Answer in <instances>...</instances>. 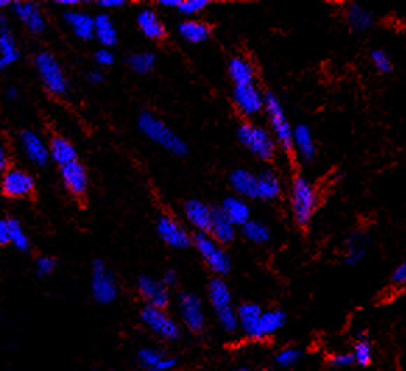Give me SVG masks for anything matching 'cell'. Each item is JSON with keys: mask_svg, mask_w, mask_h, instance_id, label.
Returning <instances> with one entry per match:
<instances>
[{"mask_svg": "<svg viewBox=\"0 0 406 371\" xmlns=\"http://www.w3.org/2000/svg\"><path fill=\"white\" fill-rule=\"evenodd\" d=\"M138 129L141 133L154 141L157 145L177 157H184L189 152L187 144L171 130L161 119L150 112H143L138 116Z\"/></svg>", "mask_w": 406, "mask_h": 371, "instance_id": "6da1fadb", "label": "cell"}, {"mask_svg": "<svg viewBox=\"0 0 406 371\" xmlns=\"http://www.w3.org/2000/svg\"><path fill=\"white\" fill-rule=\"evenodd\" d=\"M208 299L221 328L228 334H235L239 330L238 313L233 306L231 289L222 278L211 279L208 285Z\"/></svg>", "mask_w": 406, "mask_h": 371, "instance_id": "7a4b0ae2", "label": "cell"}, {"mask_svg": "<svg viewBox=\"0 0 406 371\" xmlns=\"http://www.w3.org/2000/svg\"><path fill=\"white\" fill-rule=\"evenodd\" d=\"M319 204L316 187L303 176H296L291 187V208L300 228L309 226Z\"/></svg>", "mask_w": 406, "mask_h": 371, "instance_id": "3957f363", "label": "cell"}, {"mask_svg": "<svg viewBox=\"0 0 406 371\" xmlns=\"http://www.w3.org/2000/svg\"><path fill=\"white\" fill-rule=\"evenodd\" d=\"M264 110L267 112L277 144H280L287 152L293 151V129L280 98L275 94L268 92L264 95Z\"/></svg>", "mask_w": 406, "mask_h": 371, "instance_id": "277c9868", "label": "cell"}, {"mask_svg": "<svg viewBox=\"0 0 406 371\" xmlns=\"http://www.w3.org/2000/svg\"><path fill=\"white\" fill-rule=\"evenodd\" d=\"M238 138L259 159L270 161L275 155L277 141L273 133L267 131L264 127L243 123L238 129Z\"/></svg>", "mask_w": 406, "mask_h": 371, "instance_id": "5b68a950", "label": "cell"}, {"mask_svg": "<svg viewBox=\"0 0 406 371\" xmlns=\"http://www.w3.org/2000/svg\"><path fill=\"white\" fill-rule=\"evenodd\" d=\"M35 66L45 88L50 94L56 96H63L68 91V82L66 80V75L53 54L46 52L39 53L35 59Z\"/></svg>", "mask_w": 406, "mask_h": 371, "instance_id": "8992f818", "label": "cell"}, {"mask_svg": "<svg viewBox=\"0 0 406 371\" xmlns=\"http://www.w3.org/2000/svg\"><path fill=\"white\" fill-rule=\"evenodd\" d=\"M117 284L102 260H96L92 264L91 272V293L99 305H110L117 298Z\"/></svg>", "mask_w": 406, "mask_h": 371, "instance_id": "52a82bcc", "label": "cell"}, {"mask_svg": "<svg viewBox=\"0 0 406 371\" xmlns=\"http://www.w3.org/2000/svg\"><path fill=\"white\" fill-rule=\"evenodd\" d=\"M143 324L161 340L175 342L180 338L179 324L164 310L151 306H145L141 312Z\"/></svg>", "mask_w": 406, "mask_h": 371, "instance_id": "ba28073f", "label": "cell"}, {"mask_svg": "<svg viewBox=\"0 0 406 371\" xmlns=\"http://www.w3.org/2000/svg\"><path fill=\"white\" fill-rule=\"evenodd\" d=\"M194 246L212 272L221 277L231 271V260L228 254L211 236L207 233H197L194 236Z\"/></svg>", "mask_w": 406, "mask_h": 371, "instance_id": "9c48e42d", "label": "cell"}, {"mask_svg": "<svg viewBox=\"0 0 406 371\" xmlns=\"http://www.w3.org/2000/svg\"><path fill=\"white\" fill-rule=\"evenodd\" d=\"M177 309L183 324L193 334H201L205 328V314L200 298L194 293L184 292L179 296Z\"/></svg>", "mask_w": 406, "mask_h": 371, "instance_id": "30bf717a", "label": "cell"}, {"mask_svg": "<svg viewBox=\"0 0 406 371\" xmlns=\"http://www.w3.org/2000/svg\"><path fill=\"white\" fill-rule=\"evenodd\" d=\"M287 324V314L282 310H268L263 312L261 316L246 330H243L245 335L253 341H263L278 331H281Z\"/></svg>", "mask_w": 406, "mask_h": 371, "instance_id": "8fae6325", "label": "cell"}, {"mask_svg": "<svg viewBox=\"0 0 406 371\" xmlns=\"http://www.w3.org/2000/svg\"><path fill=\"white\" fill-rule=\"evenodd\" d=\"M157 233L159 239L172 249H186L191 245V236L175 218L162 215L157 221Z\"/></svg>", "mask_w": 406, "mask_h": 371, "instance_id": "7c38bea8", "label": "cell"}, {"mask_svg": "<svg viewBox=\"0 0 406 371\" xmlns=\"http://www.w3.org/2000/svg\"><path fill=\"white\" fill-rule=\"evenodd\" d=\"M233 102L240 113L245 116H256L264 109V95L254 84L236 85L232 92Z\"/></svg>", "mask_w": 406, "mask_h": 371, "instance_id": "4fadbf2b", "label": "cell"}, {"mask_svg": "<svg viewBox=\"0 0 406 371\" xmlns=\"http://www.w3.org/2000/svg\"><path fill=\"white\" fill-rule=\"evenodd\" d=\"M34 177L21 169H10L1 177V190L7 197L24 198L34 193Z\"/></svg>", "mask_w": 406, "mask_h": 371, "instance_id": "5bb4252c", "label": "cell"}, {"mask_svg": "<svg viewBox=\"0 0 406 371\" xmlns=\"http://www.w3.org/2000/svg\"><path fill=\"white\" fill-rule=\"evenodd\" d=\"M137 289L140 296L145 300L147 306L165 310V307L171 302L169 289L161 281L152 277L148 275L140 277L137 281Z\"/></svg>", "mask_w": 406, "mask_h": 371, "instance_id": "9a60e30c", "label": "cell"}, {"mask_svg": "<svg viewBox=\"0 0 406 371\" xmlns=\"http://www.w3.org/2000/svg\"><path fill=\"white\" fill-rule=\"evenodd\" d=\"M370 247V236L365 231L352 232L347 242L344 250V260L349 267L359 265L368 256Z\"/></svg>", "mask_w": 406, "mask_h": 371, "instance_id": "2e32d148", "label": "cell"}, {"mask_svg": "<svg viewBox=\"0 0 406 371\" xmlns=\"http://www.w3.org/2000/svg\"><path fill=\"white\" fill-rule=\"evenodd\" d=\"M20 141H21V148L24 151V154L27 155V158L38 165V166H45L50 158L49 155V148L46 147L45 141L34 131L25 130L21 133L20 136Z\"/></svg>", "mask_w": 406, "mask_h": 371, "instance_id": "e0dca14e", "label": "cell"}, {"mask_svg": "<svg viewBox=\"0 0 406 371\" xmlns=\"http://www.w3.org/2000/svg\"><path fill=\"white\" fill-rule=\"evenodd\" d=\"M140 366L147 371H171L177 366V359L168 356L162 351L147 347L138 351L137 355Z\"/></svg>", "mask_w": 406, "mask_h": 371, "instance_id": "ac0fdd59", "label": "cell"}, {"mask_svg": "<svg viewBox=\"0 0 406 371\" xmlns=\"http://www.w3.org/2000/svg\"><path fill=\"white\" fill-rule=\"evenodd\" d=\"M60 175H61V180L66 186V189L77 196L81 197L87 193L88 190V175L84 169V166L80 162H73L68 163L66 166L60 168Z\"/></svg>", "mask_w": 406, "mask_h": 371, "instance_id": "d6986e66", "label": "cell"}, {"mask_svg": "<svg viewBox=\"0 0 406 371\" xmlns=\"http://www.w3.org/2000/svg\"><path fill=\"white\" fill-rule=\"evenodd\" d=\"M214 210L200 200H190L184 205V215L191 226H194L198 233H208L212 222Z\"/></svg>", "mask_w": 406, "mask_h": 371, "instance_id": "ffe728a7", "label": "cell"}, {"mask_svg": "<svg viewBox=\"0 0 406 371\" xmlns=\"http://www.w3.org/2000/svg\"><path fill=\"white\" fill-rule=\"evenodd\" d=\"M14 13L18 17V20L34 34H41L46 27L43 14L38 8V6L31 1L15 3Z\"/></svg>", "mask_w": 406, "mask_h": 371, "instance_id": "44dd1931", "label": "cell"}, {"mask_svg": "<svg viewBox=\"0 0 406 371\" xmlns=\"http://www.w3.org/2000/svg\"><path fill=\"white\" fill-rule=\"evenodd\" d=\"M66 24L71 28L74 35L82 41L95 38V18L84 11L70 10L64 14Z\"/></svg>", "mask_w": 406, "mask_h": 371, "instance_id": "7402d4cb", "label": "cell"}, {"mask_svg": "<svg viewBox=\"0 0 406 371\" xmlns=\"http://www.w3.org/2000/svg\"><path fill=\"white\" fill-rule=\"evenodd\" d=\"M232 189L245 198L257 200V175L246 169H236L229 176Z\"/></svg>", "mask_w": 406, "mask_h": 371, "instance_id": "603a6c76", "label": "cell"}, {"mask_svg": "<svg viewBox=\"0 0 406 371\" xmlns=\"http://www.w3.org/2000/svg\"><path fill=\"white\" fill-rule=\"evenodd\" d=\"M137 25L148 39L159 41L165 38L166 28L161 18L151 8H143L137 15Z\"/></svg>", "mask_w": 406, "mask_h": 371, "instance_id": "cb8c5ba5", "label": "cell"}, {"mask_svg": "<svg viewBox=\"0 0 406 371\" xmlns=\"http://www.w3.org/2000/svg\"><path fill=\"white\" fill-rule=\"evenodd\" d=\"M20 57L14 36L7 28L6 18L0 15V70L7 68Z\"/></svg>", "mask_w": 406, "mask_h": 371, "instance_id": "d4e9b609", "label": "cell"}, {"mask_svg": "<svg viewBox=\"0 0 406 371\" xmlns=\"http://www.w3.org/2000/svg\"><path fill=\"white\" fill-rule=\"evenodd\" d=\"M293 148L299 152L303 161L310 162L314 159L317 147L313 138V133L307 124H298L293 129Z\"/></svg>", "mask_w": 406, "mask_h": 371, "instance_id": "484cf974", "label": "cell"}, {"mask_svg": "<svg viewBox=\"0 0 406 371\" xmlns=\"http://www.w3.org/2000/svg\"><path fill=\"white\" fill-rule=\"evenodd\" d=\"M219 210L235 226H243L250 221V207L242 197L225 198Z\"/></svg>", "mask_w": 406, "mask_h": 371, "instance_id": "4316f807", "label": "cell"}, {"mask_svg": "<svg viewBox=\"0 0 406 371\" xmlns=\"http://www.w3.org/2000/svg\"><path fill=\"white\" fill-rule=\"evenodd\" d=\"M211 238L222 245H229L236 238V226L222 214L219 208L214 210L210 228Z\"/></svg>", "mask_w": 406, "mask_h": 371, "instance_id": "83f0119b", "label": "cell"}, {"mask_svg": "<svg viewBox=\"0 0 406 371\" xmlns=\"http://www.w3.org/2000/svg\"><path fill=\"white\" fill-rule=\"evenodd\" d=\"M345 17L349 27L356 32H365L375 25V14L358 3H349L345 8Z\"/></svg>", "mask_w": 406, "mask_h": 371, "instance_id": "f1b7e54d", "label": "cell"}, {"mask_svg": "<svg viewBox=\"0 0 406 371\" xmlns=\"http://www.w3.org/2000/svg\"><path fill=\"white\" fill-rule=\"evenodd\" d=\"M228 73H229V77L233 81L235 87L256 82V70H254L253 64L245 57H240V56L233 57L229 61Z\"/></svg>", "mask_w": 406, "mask_h": 371, "instance_id": "f546056e", "label": "cell"}, {"mask_svg": "<svg viewBox=\"0 0 406 371\" xmlns=\"http://www.w3.org/2000/svg\"><path fill=\"white\" fill-rule=\"evenodd\" d=\"M281 182L273 170H263L257 175V200L273 201L281 194Z\"/></svg>", "mask_w": 406, "mask_h": 371, "instance_id": "4dcf8cb0", "label": "cell"}, {"mask_svg": "<svg viewBox=\"0 0 406 371\" xmlns=\"http://www.w3.org/2000/svg\"><path fill=\"white\" fill-rule=\"evenodd\" d=\"M49 155L60 168L77 161V151L74 145L63 137L52 138L49 145Z\"/></svg>", "mask_w": 406, "mask_h": 371, "instance_id": "1f68e13d", "label": "cell"}, {"mask_svg": "<svg viewBox=\"0 0 406 371\" xmlns=\"http://www.w3.org/2000/svg\"><path fill=\"white\" fill-rule=\"evenodd\" d=\"M351 354L355 359V365L361 368H369L373 363L375 348L366 331H359V334L356 335V341L354 344V351Z\"/></svg>", "mask_w": 406, "mask_h": 371, "instance_id": "d6a6232c", "label": "cell"}, {"mask_svg": "<svg viewBox=\"0 0 406 371\" xmlns=\"http://www.w3.org/2000/svg\"><path fill=\"white\" fill-rule=\"evenodd\" d=\"M177 31H179V35L184 41H187L190 43L204 42L211 35L210 27L205 22H201L198 20H187V21H183L179 25Z\"/></svg>", "mask_w": 406, "mask_h": 371, "instance_id": "836d02e7", "label": "cell"}, {"mask_svg": "<svg viewBox=\"0 0 406 371\" xmlns=\"http://www.w3.org/2000/svg\"><path fill=\"white\" fill-rule=\"evenodd\" d=\"M95 38L103 46H113L117 42V29L108 14L95 17Z\"/></svg>", "mask_w": 406, "mask_h": 371, "instance_id": "e575fe53", "label": "cell"}, {"mask_svg": "<svg viewBox=\"0 0 406 371\" xmlns=\"http://www.w3.org/2000/svg\"><path fill=\"white\" fill-rule=\"evenodd\" d=\"M242 233L247 240L256 245H264L271 239V232L268 226L260 221H253V219L247 221L242 226Z\"/></svg>", "mask_w": 406, "mask_h": 371, "instance_id": "d590c367", "label": "cell"}, {"mask_svg": "<svg viewBox=\"0 0 406 371\" xmlns=\"http://www.w3.org/2000/svg\"><path fill=\"white\" fill-rule=\"evenodd\" d=\"M303 358V352L300 348L298 347H287L284 349H281L275 358L274 362L280 369H292L295 368L298 363H300Z\"/></svg>", "mask_w": 406, "mask_h": 371, "instance_id": "8d00e7d4", "label": "cell"}, {"mask_svg": "<svg viewBox=\"0 0 406 371\" xmlns=\"http://www.w3.org/2000/svg\"><path fill=\"white\" fill-rule=\"evenodd\" d=\"M264 310L257 303H252V302L242 303L236 310L238 320H239V328L246 330L247 327H250L261 316Z\"/></svg>", "mask_w": 406, "mask_h": 371, "instance_id": "74e56055", "label": "cell"}, {"mask_svg": "<svg viewBox=\"0 0 406 371\" xmlns=\"http://www.w3.org/2000/svg\"><path fill=\"white\" fill-rule=\"evenodd\" d=\"M155 54L151 52H140V53H133L129 56L127 63L131 70L140 74H147L150 73L154 66H155Z\"/></svg>", "mask_w": 406, "mask_h": 371, "instance_id": "f35d334b", "label": "cell"}, {"mask_svg": "<svg viewBox=\"0 0 406 371\" xmlns=\"http://www.w3.org/2000/svg\"><path fill=\"white\" fill-rule=\"evenodd\" d=\"M8 221H10V243L17 250H21V252L28 250L29 249V240H28V236L25 235L22 226L15 219H8Z\"/></svg>", "mask_w": 406, "mask_h": 371, "instance_id": "ab89813d", "label": "cell"}, {"mask_svg": "<svg viewBox=\"0 0 406 371\" xmlns=\"http://www.w3.org/2000/svg\"><path fill=\"white\" fill-rule=\"evenodd\" d=\"M372 63L375 68L382 74H389L393 71V60L383 49H376L372 52Z\"/></svg>", "mask_w": 406, "mask_h": 371, "instance_id": "60d3db41", "label": "cell"}, {"mask_svg": "<svg viewBox=\"0 0 406 371\" xmlns=\"http://www.w3.org/2000/svg\"><path fill=\"white\" fill-rule=\"evenodd\" d=\"M208 4L210 1L207 0H179L175 10L186 15H193L203 11Z\"/></svg>", "mask_w": 406, "mask_h": 371, "instance_id": "b9f144b4", "label": "cell"}, {"mask_svg": "<svg viewBox=\"0 0 406 371\" xmlns=\"http://www.w3.org/2000/svg\"><path fill=\"white\" fill-rule=\"evenodd\" d=\"M328 365L334 369H348L355 365V359L351 352H337L327 358Z\"/></svg>", "mask_w": 406, "mask_h": 371, "instance_id": "7bdbcfd3", "label": "cell"}, {"mask_svg": "<svg viewBox=\"0 0 406 371\" xmlns=\"http://www.w3.org/2000/svg\"><path fill=\"white\" fill-rule=\"evenodd\" d=\"M35 267L39 277H49L56 268V261L52 257H39Z\"/></svg>", "mask_w": 406, "mask_h": 371, "instance_id": "ee69618b", "label": "cell"}, {"mask_svg": "<svg viewBox=\"0 0 406 371\" xmlns=\"http://www.w3.org/2000/svg\"><path fill=\"white\" fill-rule=\"evenodd\" d=\"M391 284L397 286L406 285V260L397 265V268L391 274Z\"/></svg>", "mask_w": 406, "mask_h": 371, "instance_id": "f6af8a7d", "label": "cell"}, {"mask_svg": "<svg viewBox=\"0 0 406 371\" xmlns=\"http://www.w3.org/2000/svg\"><path fill=\"white\" fill-rule=\"evenodd\" d=\"M95 60H96V63H98L99 66H105V67H108V66H112V64H113L115 57H113V53H112L109 49L102 48V49H99V50L95 53Z\"/></svg>", "mask_w": 406, "mask_h": 371, "instance_id": "bcb514c9", "label": "cell"}, {"mask_svg": "<svg viewBox=\"0 0 406 371\" xmlns=\"http://www.w3.org/2000/svg\"><path fill=\"white\" fill-rule=\"evenodd\" d=\"M10 243V221L0 219V246Z\"/></svg>", "mask_w": 406, "mask_h": 371, "instance_id": "7dc6e473", "label": "cell"}, {"mask_svg": "<svg viewBox=\"0 0 406 371\" xmlns=\"http://www.w3.org/2000/svg\"><path fill=\"white\" fill-rule=\"evenodd\" d=\"M177 281H179V278H177V274L173 271V270H168L164 275H162V279H161V282L169 289V288H173V286H176V284H177Z\"/></svg>", "mask_w": 406, "mask_h": 371, "instance_id": "c3c4849f", "label": "cell"}, {"mask_svg": "<svg viewBox=\"0 0 406 371\" xmlns=\"http://www.w3.org/2000/svg\"><path fill=\"white\" fill-rule=\"evenodd\" d=\"M87 80L92 85H98L103 81V74L99 70H91L87 73Z\"/></svg>", "mask_w": 406, "mask_h": 371, "instance_id": "681fc988", "label": "cell"}, {"mask_svg": "<svg viewBox=\"0 0 406 371\" xmlns=\"http://www.w3.org/2000/svg\"><path fill=\"white\" fill-rule=\"evenodd\" d=\"M98 4L103 8H119V7L126 6V1L124 0H101L98 1Z\"/></svg>", "mask_w": 406, "mask_h": 371, "instance_id": "f907efd6", "label": "cell"}, {"mask_svg": "<svg viewBox=\"0 0 406 371\" xmlns=\"http://www.w3.org/2000/svg\"><path fill=\"white\" fill-rule=\"evenodd\" d=\"M7 166H8V155L6 150L0 147V173H6Z\"/></svg>", "mask_w": 406, "mask_h": 371, "instance_id": "816d5d0a", "label": "cell"}, {"mask_svg": "<svg viewBox=\"0 0 406 371\" xmlns=\"http://www.w3.org/2000/svg\"><path fill=\"white\" fill-rule=\"evenodd\" d=\"M177 1L179 0H161L159 6H164V7H168V8H176Z\"/></svg>", "mask_w": 406, "mask_h": 371, "instance_id": "f5cc1de1", "label": "cell"}, {"mask_svg": "<svg viewBox=\"0 0 406 371\" xmlns=\"http://www.w3.org/2000/svg\"><path fill=\"white\" fill-rule=\"evenodd\" d=\"M57 4H60V6H78L80 4V1L78 0H59L57 1Z\"/></svg>", "mask_w": 406, "mask_h": 371, "instance_id": "db71d44e", "label": "cell"}, {"mask_svg": "<svg viewBox=\"0 0 406 371\" xmlns=\"http://www.w3.org/2000/svg\"><path fill=\"white\" fill-rule=\"evenodd\" d=\"M7 96H8L10 99L17 98V89H15V88H8V91H7Z\"/></svg>", "mask_w": 406, "mask_h": 371, "instance_id": "11a10c76", "label": "cell"}, {"mask_svg": "<svg viewBox=\"0 0 406 371\" xmlns=\"http://www.w3.org/2000/svg\"><path fill=\"white\" fill-rule=\"evenodd\" d=\"M10 4H11L10 0H0V8H1V7H7V6H10Z\"/></svg>", "mask_w": 406, "mask_h": 371, "instance_id": "9f6ffc18", "label": "cell"}, {"mask_svg": "<svg viewBox=\"0 0 406 371\" xmlns=\"http://www.w3.org/2000/svg\"><path fill=\"white\" fill-rule=\"evenodd\" d=\"M233 371H250L249 369H246V368H240V369H236V370Z\"/></svg>", "mask_w": 406, "mask_h": 371, "instance_id": "6f0895ef", "label": "cell"}, {"mask_svg": "<svg viewBox=\"0 0 406 371\" xmlns=\"http://www.w3.org/2000/svg\"><path fill=\"white\" fill-rule=\"evenodd\" d=\"M260 371H271V370H267V369H264V370H260Z\"/></svg>", "mask_w": 406, "mask_h": 371, "instance_id": "680465c9", "label": "cell"}]
</instances>
